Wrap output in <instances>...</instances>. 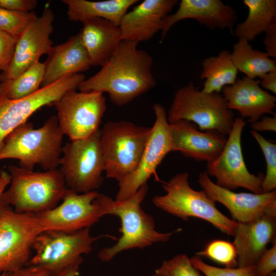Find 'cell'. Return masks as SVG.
<instances>
[{"label": "cell", "instance_id": "1", "mask_svg": "<svg viewBox=\"0 0 276 276\" xmlns=\"http://www.w3.org/2000/svg\"><path fill=\"white\" fill-rule=\"evenodd\" d=\"M138 44L122 40L100 70L80 84L79 90L106 93L112 103L122 106L153 88L156 82L151 71L153 59L138 49Z\"/></svg>", "mask_w": 276, "mask_h": 276}, {"label": "cell", "instance_id": "2", "mask_svg": "<svg viewBox=\"0 0 276 276\" xmlns=\"http://www.w3.org/2000/svg\"><path fill=\"white\" fill-rule=\"evenodd\" d=\"M148 191V186L146 183L132 196L121 201L113 200L106 195L98 194L97 200L104 215L117 216L121 221L119 231L121 236L114 245L104 248L99 252L98 256L102 261H109L124 250L144 248L154 243L167 242L173 234L182 230L178 228L168 233H161L156 230L153 218L141 206Z\"/></svg>", "mask_w": 276, "mask_h": 276}, {"label": "cell", "instance_id": "3", "mask_svg": "<svg viewBox=\"0 0 276 276\" xmlns=\"http://www.w3.org/2000/svg\"><path fill=\"white\" fill-rule=\"evenodd\" d=\"M63 135L56 116L50 117L37 128L26 122L7 136L0 152V160L16 159L19 160V166L30 170H34L36 165L44 171L57 169L62 152Z\"/></svg>", "mask_w": 276, "mask_h": 276}, {"label": "cell", "instance_id": "4", "mask_svg": "<svg viewBox=\"0 0 276 276\" xmlns=\"http://www.w3.org/2000/svg\"><path fill=\"white\" fill-rule=\"evenodd\" d=\"M9 187L0 204L18 213H37L52 209L61 201L67 188L59 169L35 171L16 165L8 167Z\"/></svg>", "mask_w": 276, "mask_h": 276}, {"label": "cell", "instance_id": "5", "mask_svg": "<svg viewBox=\"0 0 276 276\" xmlns=\"http://www.w3.org/2000/svg\"><path fill=\"white\" fill-rule=\"evenodd\" d=\"M189 177L187 172L180 173L168 182H163L166 194L154 196V205L185 221L191 217L202 219L223 233L233 236L238 222L219 211L216 202L210 198L203 190L196 191L192 188Z\"/></svg>", "mask_w": 276, "mask_h": 276}, {"label": "cell", "instance_id": "6", "mask_svg": "<svg viewBox=\"0 0 276 276\" xmlns=\"http://www.w3.org/2000/svg\"><path fill=\"white\" fill-rule=\"evenodd\" d=\"M151 132V127L125 120L104 125L100 144L107 178L119 182L135 170Z\"/></svg>", "mask_w": 276, "mask_h": 276}, {"label": "cell", "instance_id": "7", "mask_svg": "<svg viewBox=\"0 0 276 276\" xmlns=\"http://www.w3.org/2000/svg\"><path fill=\"white\" fill-rule=\"evenodd\" d=\"M167 117L169 123L185 120L198 125L200 131H217L225 136L235 120L222 94L204 93L192 81L176 91Z\"/></svg>", "mask_w": 276, "mask_h": 276}, {"label": "cell", "instance_id": "8", "mask_svg": "<svg viewBox=\"0 0 276 276\" xmlns=\"http://www.w3.org/2000/svg\"><path fill=\"white\" fill-rule=\"evenodd\" d=\"M102 237L115 238L108 235L93 237L89 228L74 233L42 232L35 240L33 246L35 255L27 265L47 270L51 276L70 268L79 267L83 261L82 255L89 254L93 250L94 242Z\"/></svg>", "mask_w": 276, "mask_h": 276}, {"label": "cell", "instance_id": "9", "mask_svg": "<svg viewBox=\"0 0 276 276\" xmlns=\"http://www.w3.org/2000/svg\"><path fill=\"white\" fill-rule=\"evenodd\" d=\"M100 134L99 128L88 137L70 141L63 146L59 170L67 189L82 194L96 191L102 184Z\"/></svg>", "mask_w": 276, "mask_h": 276}, {"label": "cell", "instance_id": "10", "mask_svg": "<svg viewBox=\"0 0 276 276\" xmlns=\"http://www.w3.org/2000/svg\"><path fill=\"white\" fill-rule=\"evenodd\" d=\"M42 232L34 213H18L0 204V274L26 266Z\"/></svg>", "mask_w": 276, "mask_h": 276}, {"label": "cell", "instance_id": "11", "mask_svg": "<svg viewBox=\"0 0 276 276\" xmlns=\"http://www.w3.org/2000/svg\"><path fill=\"white\" fill-rule=\"evenodd\" d=\"M54 105L60 129L70 141L88 137L98 130L107 108L103 93L76 89L65 93Z\"/></svg>", "mask_w": 276, "mask_h": 276}, {"label": "cell", "instance_id": "12", "mask_svg": "<svg viewBox=\"0 0 276 276\" xmlns=\"http://www.w3.org/2000/svg\"><path fill=\"white\" fill-rule=\"evenodd\" d=\"M85 79L83 74L62 78L27 97L15 100L0 95V152L5 140L41 108L54 105L65 93L76 89Z\"/></svg>", "mask_w": 276, "mask_h": 276}, {"label": "cell", "instance_id": "13", "mask_svg": "<svg viewBox=\"0 0 276 276\" xmlns=\"http://www.w3.org/2000/svg\"><path fill=\"white\" fill-rule=\"evenodd\" d=\"M246 124L241 117L235 119L223 150L216 159L207 163L206 172L215 177L216 184L223 188L232 191L243 188L253 193L261 194L264 174L250 173L243 156L241 135Z\"/></svg>", "mask_w": 276, "mask_h": 276}, {"label": "cell", "instance_id": "14", "mask_svg": "<svg viewBox=\"0 0 276 276\" xmlns=\"http://www.w3.org/2000/svg\"><path fill=\"white\" fill-rule=\"evenodd\" d=\"M153 109L155 120L140 162L132 173L118 182L116 200L121 201L132 196L152 175L159 181L156 170L165 157L171 152V143L165 107L157 103Z\"/></svg>", "mask_w": 276, "mask_h": 276}, {"label": "cell", "instance_id": "15", "mask_svg": "<svg viewBox=\"0 0 276 276\" xmlns=\"http://www.w3.org/2000/svg\"><path fill=\"white\" fill-rule=\"evenodd\" d=\"M98 194L97 191L80 194L67 189L60 204L36 213L42 232L74 233L90 228L105 215L97 200Z\"/></svg>", "mask_w": 276, "mask_h": 276}, {"label": "cell", "instance_id": "16", "mask_svg": "<svg viewBox=\"0 0 276 276\" xmlns=\"http://www.w3.org/2000/svg\"><path fill=\"white\" fill-rule=\"evenodd\" d=\"M54 20L53 11L45 8L41 15L30 23L18 38L8 69L0 74V82L14 79L39 61L42 55L48 54L53 46L50 36L53 31Z\"/></svg>", "mask_w": 276, "mask_h": 276}, {"label": "cell", "instance_id": "17", "mask_svg": "<svg viewBox=\"0 0 276 276\" xmlns=\"http://www.w3.org/2000/svg\"><path fill=\"white\" fill-rule=\"evenodd\" d=\"M198 183L207 196L224 205L237 222L251 221L265 213L276 214V191L269 193H236L213 182L206 171L201 172Z\"/></svg>", "mask_w": 276, "mask_h": 276}, {"label": "cell", "instance_id": "18", "mask_svg": "<svg viewBox=\"0 0 276 276\" xmlns=\"http://www.w3.org/2000/svg\"><path fill=\"white\" fill-rule=\"evenodd\" d=\"M171 151L207 163L216 159L227 141L226 136L217 131H201L196 125L185 120L169 123Z\"/></svg>", "mask_w": 276, "mask_h": 276}, {"label": "cell", "instance_id": "19", "mask_svg": "<svg viewBox=\"0 0 276 276\" xmlns=\"http://www.w3.org/2000/svg\"><path fill=\"white\" fill-rule=\"evenodd\" d=\"M193 19L211 29H228L233 33L238 19L236 11L220 0H181L177 11L163 20L161 40L176 23Z\"/></svg>", "mask_w": 276, "mask_h": 276}, {"label": "cell", "instance_id": "20", "mask_svg": "<svg viewBox=\"0 0 276 276\" xmlns=\"http://www.w3.org/2000/svg\"><path fill=\"white\" fill-rule=\"evenodd\" d=\"M276 214L265 213L246 222H238L234 242L237 252V267L255 266L267 249V245L275 241Z\"/></svg>", "mask_w": 276, "mask_h": 276}, {"label": "cell", "instance_id": "21", "mask_svg": "<svg viewBox=\"0 0 276 276\" xmlns=\"http://www.w3.org/2000/svg\"><path fill=\"white\" fill-rule=\"evenodd\" d=\"M177 0H145L127 12L119 25L122 40L138 43L151 39L161 31L163 19Z\"/></svg>", "mask_w": 276, "mask_h": 276}, {"label": "cell", "instance_id": "22", "mask_svg": "<svg viewBox=\"0 0 276 276\" xmlns=\"http://www.w3.org/2000/svg\"><path fill=\"white\" fill-rule=\"evenodd\" d=\"M260 84V80L244 76L222 90L228 109L237 110L241 118H247L250 123L265 114L275 113L276 97L263 90Z\"/></svg>", "mask_w": 276, "mask_h": 276}, {"label": "cell", "instance_id": "23", "mask_svg": "<svg viewBox=\"0 0 276 276\" xmlns=\"http://www.w3.org/2000/svg\"><path fill=\"white\" fill-rule=\"evenodd\" d=\"M47 55L44 62V75L42 86L64 77L80 74L91 66L79 33L65 42L52 46Z\"/></svg>", "mask_w": 276, "mask_h": 276}, {"label": "cell", "instance_id": "24", "mask_svg": "<svg viewBox=\"0 0 276 276\" xmlns=\"http://www.w3.org/2000/svg\"><path fill=\"white\" fill-rule=\"evenodd\" d=\"M81 22L79 33L91 66H102L122 41L119 26L100 18H91Z\"/></svg>", "mask_w": 276, "mask_h": 276}, {"label": "cell", "instance_id": "25", "mask_svg": "<svg viewBox=\"0 0 276 276\" xmlns=\"http://www.w3.org/2000/svg\"><path fill=\"white\" fill-rule=\"evenodd\" d=\"M62 2L67 7V15L71 21L82 22L88 18H100L119 26L128 10L139 1L63 0Z\"/></svg>", "mask_w": 276, "mask_h": 276}, {"label": "cell", "instance_id": "26", "mask_svg": "<svg viewBox=\"0 0 276 276\" xmlns=\"http://www.w3.org/2000/svg\"><path fill=\"white\" fill-rule=\"evenodd\" d=\"M248 10L245 20L236 25L233 34L248 42L265 33L276 20L275 0H244Z\"/></svg>", "mask_w": 276, "mask_h": 276}, {"label": "cell", "instance_id": "27", "mask_svg": "<svg viewBox=\"0 0 276 276\" xmlns=\"http://www.w3.org/2000/svg\"><path fill=\"white\" fill-rule=\"evenodd\" d=\"M201 65L200 78L205 80L201 90L204 93H220L224 86L232 85L237 80L238 71L232 61L229 51L223 50L217 56L204 59Z\"/></svg>", "mask_w": 276, "mask_h": 276}, {"label": "cell", "instance_id": "28", "mask_svg": "<svg viewBox=\"0 0 276 276\" xmlns=\"http://www.w3.org/2000/svg\"><path fill=\"white\" fill-rule=\"evenodd\" d=\"M232 61L237 70L247 77L260 79L266 74L276 71L275 60L265 52L255 50L243 38H238L231 52Z\"/></svg>", "mask_w": 276, "mask_h": 276}, {"label": "cell", "instance_id": "29", "mask_svg": "<svg viewBox=\"0 0 276 276\" xmlns=\"http://www.w3.org/2000/svg\"><path fill=\"white\" fill-rule=\"evenodd\" d=\"M44 75V62L37 61L14 79L0 82V95L11 100L29 96L40 88Z\"/></svg>", "mask_w": 276, "mask_h": 276}, {"label": "cell", "instance_id": "30", "mask_svg": "<svg viewBox=\"0 0 276 276\" xmlns=\"http://www.w3.org/2000/svg\"><path fill=\"white\" fill-rule=\"evenodd\" d=\"M199 257H205L223 265L226 268L237 266V256L233 244L227 241L216 239L210 242L204 248L196 254Z\"/></svg>", "mask_w": 276, "mask_h": 276}, {"label": "cell", "instance_id": "31", "mask_svg": "<svg viewBox=\"0 0 276 276\" xmlns=\"http://www.w3.org/2000/svg\"><path fill=\"white\" fill-rule=\"evenodd\" d=\"M250 132L259 144L265 159L266 171L261 188L263 193H269L276 188V144L266 140L258 132L252 130Z\"/></svg>", "mask_w": 276, "mask_h": 276}, {"label": "cell", "instance_id": "32", "mask_svg": "<svg viewBox=\"0 0 276 276\" xmlns=\"http://www.w3.org/2000/svg\"><path fill=\"white\" fill-rule=\"evenodd\" d=\"M37 16L35 11L21 12L0 8V30L18 39Z\"/></svg>", "mask_w": 276, "mask_h": 276}, {"label": "cell", "instance_id": "33", "mask_svg": "<svg viewBox=\"0 0 276 276\" xmlns=\"http://www.w3.org/2000/svg\"><path fill=\"white\" fill-rule=\"evenodd\" d=\"M155 273L158 276H202L191 263L190 258L184 254L164 261Z\"/></svg>", "mask_w": 276, "mask_h": 276}, {"label": "cell", "instance_id": "34", "mask_svg": "<svg viewBox=\"0 0 276 276\" xmlns=\"http://www.w3.org/2000/svg\"><path fill=\"white\" fill-rule=\"evenodd\" d=\"M190 260L192 265L205 276H255L254 266L220 268L206 264L196 255L191 257Z\"/></svg>", "mask_w": 276, "mask_h": 276}, {"label": "cell", "instance_id": "35", "mask_svg": "<svg viewBox=\"0 0 276 276\" xmlns=\"http://www.w3.org/2000/svg\"><path fill=\"white\" fill-rule=\"evenodd\" d=\"M276 270V242L267 249L254 266L255 276H273Z\"/></svg>", "mask_w": 276, "mask_h": 276}, {"label": "cell", "instance_id": "36", "mask_svg": "<svg viewBox=\"0 0 276 276\" xmlns=\"http://www.w3.org/2000/svg\"><path fill=\"white\" fill-rule=\"evenodd\" d=\"M17 39L0 30V71L2 72L8 69L12 60Z\"/></svg>", "mask_w": 276, "mask_h": 276}, {"label": "cell", "instance_id": "37", "mask_svg": "<svg viewBox=\"0 0 276 276\" xmlns=\"http://www.w3.org/2000/svg\"><path fill=\"white\" fill-rule=\"evenodd\" d=\"M37 4L36 0H0V8L17 12H29L34 11Z\"/></svg>", "mask_w": 276, "mask_h": 276}, {"label": "cell", "instance_id": "38", "mask_svg": "<svg viewBox=\"0 0 276 276\" xmlns=\"http://www.w3.org/2000/svg\"><path fill=\"white\" fill-rule=\"evenodd\" d=\"M264 39L265 52L272 59H276V20L273 21L266 31Z\"/></svg>", "mask_w": 276, "mask_h": 276}, {"label": "cell", "instance_id": "39", "mask_svg": "<svg viewBox=\"0 0 276 276\" xmlns=\"http://www.w3.org/2000/svg\"><path fill=\"white\" fill-rule=\"evenodd\" d=\"M1 276H51L50 272L39 267L27 265L14 271L4 273Z\"/></svg>", "mask_w": 276, "mask_h": 276}, {"label": "cell", "instance_id": "40", "mask_svg": "<svg viewBox=\"0 0 276 276\" xmlns=\"http://www.w3.org/2000/svg\"><path fill=\"white\" fill-rule=\"evenodd\" d=\"M251 128L256 132L269 131H276V116L273 117L264 116L260 120L251 123Z\"/></svg>", "mask_w": 276, "mask_h": 276}, {"label": "cell", "instance_id": "41", "mask_svg": "<svg viewBox=\"0 0 276 276\" xmlns=\"http://www.w3.org/2000/svg\"><path fill=\"white\" fill-rule=\"evenodd\" d=\"M260 79V84L262 86L275 95L276 71L266 74Z\"/></svg>", "mask_w": 276, "mask_h": 276}, {"label": "cell", "instance_id": "42", "mask_svg": "<svg viewBox=\"0 0 276 276\" xmlns=\"http://www.w3.org/2000/svg\"><path fill=\"white\" fill-rule=\"evenodd\" d=\"M10 180L11 177L7 171L0 170V198L7 187L9 185Z\"/></svg>", "mask_w": 276, "mask_h": 276}, {"label": "cell", "instance_id": "43", "mask_svg": "<svg viewBox=\"0 0 276 276\" xmlns=\"http://www.w3.org/2000/svg\"><path fill=\"white\" fill-rule=\"evenodd\" d=\"M79 267H74L66 269L55 276H78Z\"/></svg>", "mask_w": 276, "mask_h": 276}, {"label": "cell", "instance_id": "44", "mask_svg": "<svg viewBox=\"0 0 276 276\" xmlns=\"http://www.w3.org/2000/svg\"><path fill=\"white\" fill-rule=\"evenodd\" d=\"M149 276H158L156 273H153V274H152Z\"/></svg>", "mask_w": 276, "mask_h": 276}]
</instances>
